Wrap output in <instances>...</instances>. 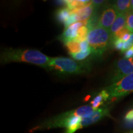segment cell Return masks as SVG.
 I'll list each match as a JSON object with an SVG mask.
<instances>
[{
	"label": "cell",
	"instance_id": "obj_7",
	"mask_svg": "<svg viewBox=\"0 0 133 133\" xmlns=\"http://www.w3.org/2000/svg\"><path fill=\"white\" fill-rule=\"evenodd\" d=\"M118 16V13L114 4L107 6L105 8L100 16L99 26L110 30Z\"/></svg>",
	"mask_w": 133,
	"mask_h": 133
},
{
	"label": "cell",
	"instance_id": "obj_8",
	"mask_svg": "<svg viewBox=\"0 0 133 133\" xmlns=\"http://www.w3.org/2000/svg\"><path fill=\"white\" fill-rule=\"evenodd\" d=\"M110 116V109L108 107H102L96 110L87 117L82 118L79 124L78 129L94 124L105 116Z\"/></svg>",
	"mask_w": 133,
	"mask_h": 133
},
{
	"label": "cell",
	"instance_id": "obj_9",
	"mask_svg": "<svg viewBox=\"0 0 133 133\" xmlns=\"http://www.w3.org/2000/svg\"><path fill=\"white\" fill-rule=\"evenodd\" d=\"M86 25V22H78L75 23L69 26V27L65 28L64 32L59 36L58 38L62 42L64 43L65 44L71 41H74L77 37L79 29L83 26Z\"/></svg>",
	"mask_w": 133,
	"mask_h": 133
},
{
	"label": "cell",
	"instance_id": "obj_25",
	"mask_svg": "<svg viewBox=\"0 0 133 133\" xmlns=\"http://www.w3.org/2000/svg\"><path fill=\"white\" fill-rule=\"evenodd\" d=\"M105 2V1H97V0H94V1H92V4L94 6V9H97V8H101V5Z\"/></svg>",
	"mask_w": 133,
	"mask_h": 133
},
{
	"label": "cell",
	"instance_id": "obj_11",
	"mask_svg": "<svg viewBox=\"0 0 133 133\" xmlns=\"http://www.w3.org/2000/svg\"><path fill=\"white\" fill-rule=\"evenodd\" d=\"M126 14H118L114 24L110 30V32L111 34V37L115 34L116 32L120 30L126 26Z\"/></svg>",
	"mask_w": 133,
	"mask_h": 133
},
{
	"label": "cell",
	"instance_id": "obj_3",
	"mask_svg": "<svg viewBox=\"0 0 133 133\" xmlns=\"http://www.w3.org/2000/svg\"><path fill=\"white\" fill-rule=\"evenodd\" d=\"M49 69L61 75H77L89 70L86 62H76L66 57L50 58Z\"/></svg>",
	"mask_w": 133,
	"mask_h": 133
},
{
	"label": "cell",
	"instance_id": "obj_14",
	"mask_svg": "<svg viewBox=\"0 0 133 133\" xmlns=\"http://www.w3.org/2000/svg\"><path fill=\"white\" fill-rule=\"evenodd\" d=\"M118 14H126L131 11V1L129 0H118L114 4Z\"/></svg>",
	"mask_w": 133,
	"mask_h": 133
},
{
	"label": "cell",
	"instance_id": "obj_15",
	"mask_svg": "<svg viewBox=\"0 0 133 133\" xmlns=\"http://www.w3.org/2000/svg\"><path fill=\"white\" fill-rule=\"evenodd\" d=\"M71 14V11L68 9L67 8H63L58 9L56 12V19L59 22L64 23L66 21Z\"/></svg>",
	"mask_w": 133,
	"mask_h": 133
},
{
	"label": "cell",
	"instance_id": "obj_20",
	"mask_svg": "<svg viewBox=\"0 0 133 133\" xmlns=\"http://www.w3.org/2000/svg\"><path fill=\"white\" fill-rule=\"evenodd\" d=\"M126 26L129 32L133 33V11L131 10L126 14Z\"/></svg>",
	"mask_w": 133,
	"mask_h": 133
},
{
	"label": "cell",
	"instance_id": "obj_19",
	"mask_svg": "<svg viewBox=\"0 0 133 133\" xmlns=\"http://www.w3.org/2000/svg\"><path fill=\"white\" fill-rule=\"evenodd\" d=\"M91 52H92L90 48L89 49H88L87 51H80V52L76 53V54H71V56L74 58V59L77 60V61H81V60H84V59H86L88 56H89V55L91 54Z\"/></svg>",
	"mask_w": 133,
	"mask_h": 133
},
{
	"label": "cell",
	"instance_id": "obj_16",
	"mask_svg": "<svg viewBox=\"0 0 133 133\" xmlns=\"http://www.w3.org/2000/svg\"><path fill=\"white\" fill-rule=\"evenodd\" d=\"M99 19L100 17H99L97 14H96V11H94V14H92V16L86 21V26H87L88 30L89 31L90 30L99 26Z\"/></svg>",
	"mask_w": 133,
	"mask_h": 133
},
{
	"label": "cell",
	"instance_id": "obj_22",
	"mask_svg": "<svg viewBox=\"0 0 133 133\" xmlns=\"http://www.w3.org/2000/svg\"><path fill=\"white\" fill-rule=\"evenodd\" d=\"M124 121L128 125H133V109L129 110L124 116Z\"/></svg>",
	"mask_w": 133,
	"mask_h": 133
},
{
	"label": "cell",
	"instance_id": "obj_6",
	"mask_svg": "<svg viewBox=\"0 0 133 133\" xmlns=\"http://www.w3.org/2000/svg\"><path fill=\"white\" fill-rule=\"evenodd\" d=\"M133 73V58L120 59L117 61L111 78V82L116 83L124 76Z\"/></svg>",
	"mask_w": 133,
	"mask_h": 133
},
{
	"label": "cell",
	"instance_id": "obj_4",
	"mask_svg": "<svg viewBox=\"0 0 133 133\" xmlns=\"http://www.w3.org/2000/svg\"><path fill=\"white\" fill-rule=\"evenodd\" d=\"M110 30L97 26L88 31L87 41L92 52L97 56H101L106 51L111 43Z\"/></svg>",
	"mask_w": 133,
	"mask_h": 133
},
{
	"label": "cell",
	"instance_id": "obj_21",
	"mask_svg": "<svg viewBox=\"0 0 133 133\" xmlns=\"http://www.w3.org/2000/svg\"><path fill=\"white\" fill-rule=\"evenodd\" d=\"M76 22H78V19L77 16L75 13L71 12V14L69 18L66 19V21L64 22V25L65 27L67 28L69 27V26L71 25L72 24H75V23H76Z\"/></svg>",
	"mask_w": 133,
	"mask_h": 133
},
{
	"label": "cell",
	"instance_id": "obj_2",
	"mask_svg": "<svg viewBox=\"0 0 133 133\" xmlns=\"http://www.w3.org/2000/svg\"><path fill=\"white\" fill-rule=\"evenodd\" d=\"M95 110H96L92 106H83L51 118L44 121L40 125L36 126L35 129H51L55 128H65L66 129L69 126L70 121L72 116L77 115L81 116V118L87 117Z\"/></svg>",
	"mask_w": 133,
	"mask_h": 133
},
{
	"label": "cell",
	"instance_id": "obj_12",
	"mask_svg": "<svg viewBox=\"0 0 133 133\" xmlns=\"http://www.w3.org/2000/svg\"><path fill=\"white\" fill-rule=\"evenodd\" d=\"M108 99H110L109 94L105 89H104L94 98L91 102V105L94 109L97 110Z\"/></svg>",
	"mask_w": 133,
	"mask_h": 133
},
{
	"label": "cell",
	"instance_id": "obj_24",
	"mask_svg": "<svg viewBox=\"0 0 133 133\" xmlns=\"http://www.w3.org/2000/svg\"><path fill=\"white\" fill-rule=\"evenodd\" d=\"M80 44V48H81V51H85L89 49L90 47H89V44H88L87 41H84L83 42L79 43Z\"/></svg>",
	"mask_w": 133,
	"mask_h": 133
},
{
	"label": "cell",
	"instance_id": "obj_23",
	"mask_svg": "<svg viewBox=\"0 0 133 133\" xmlns=\"http://www.w3.org/2000/svg\"><path fill=\"white\" fill-rule=\"evenodd\" d=\"M113 44L115 46V48H116V49L119 50V51H122L123 48V44L124 42L121 40V39H116L113 41Z\"/></svg>",
	"mask_w": 133,
	"mask_h": 133
},
{
	"label": "cell",
	"instance_id": "obj_13",
	"mask_svg": "<svg viewBox=\"0 0 133 133\" xmlns=\"http://www.w3.org/2000/svg\"><path fill=\"white\" fill-rule=\"evenodd\" d=\"M66 7L70 11L81 9L92 3V1H84V0H67L64 1Z\"/></svg>",
	"mask_w": 133,
	"mask_h": 133
},
{
	"label": "cell",
	"instance_id": "obj_18",
	"mask_svg": "<svg viewBox=\"0 0 133 133\" xmlns=\"http://www.w3.org/2000/svg\"><path fill=\"white\" fill-rule=\"evenodd\" d=\"M88 29L86 25L83 26L82 27L79 29L78 32L77 37L75 38L74 41H76V42L81 43L84 41H86L87 39V36L88 34Z\"/></svg>",
	"mask_w": 133,
	"mask_h": 133
},
{
	"label": "cell",
	"instance_id": "obj_1",
	"mask_svg": "<svg viewBox=\"0 0 133 133\" xmlns=\"http://www.w3.org/2000/svg\"><path fill=\"white\" fill-rule=\"evenodd\" d=\"M50 58L35 49L7 48L3 49L0 55V59L2 64L12 62H26L45 69H49Z\"/></svg>",
	"mask_w": 133,
	"mask_h": 133
},
{
	"label": "cell",
	"instance_id": "obj_5",
	"mask_svg": "<svg viewBox=\"0 0 133 133\" xmlns=\"http://www.w3.org/2000/svg\"><path fill=\"white\" fill-rule=\"evenodd\" d=\"M105 89L109 94L110 99L123 97L133 92V73L112 83Z\"/></svg>",
	"mask_w": 133,
	"mask_h": 133
},
{
	"label": "cell",
	"instance_id": "obj_28",
	"mask_svg": "<svg viewBox=\"0 0 133 133\" xmlns=\"http://www.w3.org/2000/svg\"><path fill=\"white\" fill-rule=\"evenodd\" d=\"M126 133H133V130L129 131H128V132H126Z\"/></svg>",
	"mask_w": 133,
	"mask_h": 133
},
{
	"label": "cell",
	"instance_id": "obj_26",
	"mask_svg": "<svg viewBox=\"0 0 133 133\" xmlns=\"http://www.w3.org/2000/svg\"><path fill=\"white\" fill-rule=\"evenodd\" d=\"M124 58L125 59H131L133 58V46L130 49H129L127 51H126L124 54Z\"/></svg>",
	"mask_w": 133,
	"mask_h": 133
},
{
	"label": "cell",
	"instance_id": "obj_10",
	"mask_svg": "<svg viewBox=\"0 0 133 133\" xmlns=\"http://www.w3.org/2000/svg\"><path fill=\"white\" fill-rule=\"evenodd\" d=\"M71 11L76 14V16H77L78 22H86L94 14V8L92 3H91V4L88 5L85 7L81 8V9H75Z\"/></svg>",
	"mask_w": 133,
	"mask_h": 133
},
{
	"label": "cell",
	"instance_id": "obj_17",
	"mask_svg": "<svg viewBox=\"0 0 133 133\" xmlns=\"http://www.w3.org/2000/svg\"><path fill=\"white\" fill-rule=\"evenodd\" d=\"M65 46L66 49H68L70 54L71 55L76 54L81 51L80 44L78 42H76V41H71L70 42L66 43Z\"/></svg>",
	"mask_w": 133,
	"mask_h": 133
},
{
	"label": "cell",
	"instance_id": "obj_27",
	"mask_svg": "<svg viewBox=\"0 0 133 133\" xmlns=\"http://www.w3.org/2000/svg\"><path fill=\"white\" fill-rule=\"evenodd\" d=\"M131 11H133V0L131 1Z\"/></svg>",
	"mask_w": 133,
	"mask_h": 133
}]
</instances>
